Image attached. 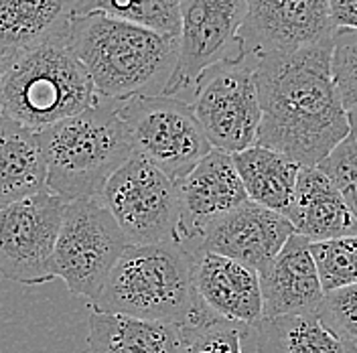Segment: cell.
<instances>
[{"mask_svg":"<svg viewBox=\"0 0 357 353\" xmlns=\"http://www.w3.org/2000/svg\"><path fill=\"white\" fill-rule=\"evenodd\" d=\"M175 185L181 207L178 234L183 246L195 243L197 248L205 230L213 221L248 201L234 156L218 149L203 156Z\"/></svg>","mask_w":357,"mask_h":353,"instance_id":"cell-13","label":"cell"},{"mask_svg":"<svg viewBox=\"0 0 357 353\" xmlns=\"http://www.w3.org/2000/svg\"><path fill=\"white\" fill-rule=\"evenodd\" d=\"M245 0H183L178 61L165 96L177 98L181 91L195 88L207 67L244 57L242 27Z\"/></svg>","mask_w":357,"mask_h":353,"instance_id":"cell-11","label":"cell"},{"mask_svg":"<svg viewBox=\"0 0 357 353\" xmlns=\"http://www.w3.org/2000/svg\"><path fill=\"white\" fill-rule=\"evenodd\" d=\"M136 155L144 156L173 183L181 181L213 147L193 106L173 96H138L120 102Z\"/></svg>","mask_w":357,"mask_h":353,"instance_id":"cell-6","label":"cell"},{"mask_svg":"<svg viewBox=\"0 0 357 353\" xmlns=\"http://www.w3.org/2000/svg\"><path fill=\"white\" fill-rule=\"evenodd\" d=\"M258 333L256 353H357L356 341L331 329L321 315L268 317Z\"/></svg>","mask_w":357,"mask_h":353,"instance_id":"cell-22","label":"cell"},{"mask_svg":"<svg viewBox=\"0 0 357 353\" xmlns=\"http://www.w3.org/2000/svg\"><path fill=\"white\" fill-rule=\"evenodd\" d=\"M47 189L37 133L0 112V209Z\"/></svg>","mask_w":357,"mask_h":353,"instance_id":"cell-19","label":"cell"},{"mask_svg":"<svg viewBox=\"0 0 357 353\" xmlns=\"http://www.w3.org/2000/svg\"><path fill=\"white\" fill-rule=\"evenodd\" d=\"M67 43L88 69L100 98L126 102L165 96L178 61V37L108 15L73 17Z\"/></svg>","mask_w":357,"mask_h":353,"instance_id":"cell-2","label":"cell"},{"mask_svg":"<svg viewBox=\"0 0 357 353\" xmlns=\"http://www.w3.org/2000/svg\"><path fill=\"white\" fill-rule=\"evenodd\" d=\"M311 254L325 294L357 285V236L311 242Z\"/></svg>","mask_w":357,"mask_h":353,"instance_id":"cell-24","label":"cell"},{"mask_svg":"<svg viewBox=\"0 0 357 353\" xmlns=\"http://www.w3.org/2000/svg\"><path fill=\"white\" fill-rule=\"evenodd\" d=\"M294 234L289 218L248 199L213 221L191 252L220 254L260 272Z\"/></svg>","mask_w":357,"mask_h":353,"instance_id":"cell-14","label":"cell"},{"mask_svg":"<svg viewBox=\"0 0 357 353\" xmlns=\"http://www.w3.org/2000/svg\"><path fill=\"white\" fill-rule=\"evenodd\" d=\"M321 317L339 335L357 341V285L327 292Z\"/></svg>","mask_w":357,"mask_h":353,"instance_id":"cell-28","label":"cell"},{"mask_svg":"<svg viewBox=\"0 0 357 353\" xmlns=\"http://www.w3.org/2000/svg\"><path fill=\"white\" fill-rule=\"evenodd\" d=\"M102 201L130 243H183L177 185L134 153L104 187Z\"/></svg>","mask_w":357,"mask_h":353,"instance_id":"cell-8","label":"cell"},{"mask_svg":"<svg viewBox=\"0 0 357 353\" xmlns=\"http://www.w3.org/2000/svg\"><path fill=\"white\" fill-rule=\"evenodd\" d=\"M73 19V0H0V51L15 57L63 35Z\"/></svg>","mask_w":357,"mask_h":353,"instance_id":"cell-20","label":"cell"},{"mask_svg":"<svg viewBox=\"0 0 357 353\" xmlns=\"http://www.w3.org/2000/svg\"><path fill=\"white\" fill-rule=\"evenodd\" d=\"M242 43L250 63L333 39L329 0H245Z\"/></svg>","mask_w":357,"mask_h":353,"instance_id":"cell-12","label":"cell"},{"mask_svg":"<svg viewBox=\"0 0 357 353\" xmlns=\"http://www.w3.org/2000/svg\"><path fill=\"white\" fill-rule=\"evenodd\" d=\"M191 106L213 149L236 155L258 142L262 110L254 66L245 57L207 67Z\"/></svg>","mask_w":357,"mask_h":353,"instance_id":"cell-9","label":"cell"},{"mask_svg":"<svg viewBox=\"0 0 357 353\" xmlns=\"http://www.w3.org/2000/svg\"><path fill=\"white\" fill-rule=\"evenodd\" d=\"M67 201L45 189L0 209V276L43 285L55 276V246Z\"/></svg>","mask_w":357,"mask_h":353,"instance_id":"cell-10","label":"cell"},{"mask_svg":"<svg viewBox=\"0 0 357 353\" xmlns=\"http://www.w3.org/2000/svg\"><path fill=\"white\" fill-rule=\"evenodd\" d=\"M10 55H6V53H2L0 51V82H2V77H4V73H6V69L10 66Z\"/></svg>","mask_w":357,"mask_h":353,"instance_id":"cell-31","label":"cell"},{"mask_svg":"<svg viewBox=\"0 0 357 353\" xmlns=\"http://www.w3.org/2000/svg\"><path fill=\"white\" fill-rule=\"evenodd\" d=\"M289 220L309 242L357 236V218L319 167H301Z\"/></svg>","mask_w":357,"mask_h":353,"instance_id":"cell-17","label":"cell"},{"mask_svg":"<svg viewBox=\"0 0 357 353\" xmlns=\"http://www.w3.org/2000/svg\"><path fill=\"white\" fill-rule=\"evenodd\" d=\"M128 243L102 199L67 201L55 246V276L71 294L93 301Z\"/></svg>","mask_w":357,"mask_h":353,"instance_id":"cell-7","label":"cell"},{"mask_svg":"<svg viewBox=\"0 0 357 353\" xmlns=\"http://www.w3.org/2000/svg\"><path fill=\"white\" fill-rule=\"evenodd\" d=\"M331 71L345 110L357 106V31L337 29L333 35Z\"/></svg>","mask_w":357,"mask_h":353,"instance_id":"cell-25","label":"cell"},{"mask_svg":"<svg viewBox=\"0 0 357 353\" xmlns=\"http://www.w3.org/2000/svg\"><path fill=\"white\" fill-rule=\"evenodd\" d=\"M331 19L337 29L357 31V0H329Z\"/></svg>","mask_w":357,"mask_h":353,"instance_id":"cell-29","label":"cell"},{"mask_svg":"<svg viewBox=\"0 0 357 353\" xmlns=\"http://www.w3.org/2000/svg\"><path fill=\"white\" fill-rule=\"evenodd\" d=\"M193 256V287L201 310L213 321L258 327L264 319L258 272L211 252Z\"/></svg>","mask_w":357,"mask_h":353,"instance_id":"cell-15","label":"cell"},{"mask_svg":"<svg viewBox=\"0 0 357 353\" xmlns=\"http://www.w3.org/2000/svg\"><path fill=\"white\" fill-rule=\"evenodd\" d=\"M195 256L183 243H128L91 310L199 329L215 323L201 310L193 287Z\"/></svg>","mask_w":357,"mask_h":353,"instance_id":"cell-3","label":"cell"},{"mask_svg":"<svg viewBox=\"0 0 357 353\" xmlns=\"http://www.w3.org/2000/svg\"><path fill=\"white\" fill-rule=\"evenodd\" d=\"M183 0H73V17L108 15L149 27L156 33L178 37Z\"/></svg>","mask_w":357,"mask_h":353,"instance_id":"cell-23","label":"cell"},{"mask_svg":"<svg viewBox=\"0 0 357 353\" xmlns=\"http://www.w3.org/2000/svg\"><path fill=\"white\" fill-rule=\"evenodd\" d=\"M187 341L185 325L91 310L82 353H185Z\"/></svg>","mask_w":357,"mask_h":353,"instance_id":"cell-18","label":"cell"},{"mask_svg":"<svg viewBox=\"0 0 357 353\" xmlns=\"http://www.w3.org/2000/svg\"><path fill=\"white\" fill-rule=\"evenodd\" d=\"M331 55L333 39L252 63L262 110L256 144L317 167L349 136Z\"/></svg>","mask_w":357,"mask_h":353,"instance_id":"cell-1","label":"cell"},{"mask_svg":"<svg viewBox=\"0 0 357 353\" xmlns=\"http://www.w3.org/2000/svg\"><path fill=\"white\" fill-rule=\"evenodd\" d=\"M244 325L215 321L199 329H189L185 353H242Z\"/></svg>","mask_w":357,"mask_h":353,"instance_id":"cell-27","label":"cell"},{"mask_svg":"<svg viewBox=\"0 0 357 353\" xmlns=\"http://www.w3.org/2000/svg\"><path fill=\"white\" fill-rule=\"evenodd\" d=\"M347 122H349V138L357 144V106L347 110Z\"/></svg>","mask_w":357,"mask_h":353,"instance_id":"cell-30","label":"cell"},{"mask_svg":"<svg viewBox=\"0 0 357 353\" xmlns=\"http://www.w3.org/2000/svg\"><path fill=\"white\" fill-rule=\"evenodd\" d=\"M47 167V189L63 201L102 199L110 176L134 155L120 102H98L37 133Z\"/></svg>","mask_w":357,"mask_h":353,"instance_id":"cell-4","label":"cell"},{"mask_svg":"<svg viewBox=\"0 0 357 353\" xmlns=\"http://www.w3.org/2000/svg\"><path fill=\"white\" fill-rule=\"evenodd\" d=\"M264 319L284 315H321L325 290L311 254V242L298 234L260 272Z\"/></svg>","mask_w":357,"mask_h":353,"instance_id":"cell-16","label":"cell"},{"mask_svg":"<svg viewBox=\"0 0 357 353\" xmlns=\"http://www.w3.org/2000/svg\"><path fill=\"white\" fill-rule=\"evenodd\" d=\"M98 98L88 69L67 43V31L17 53L0 82V112L33 133L82 114Z\"/></svg>","mask_w":357,"mask_h":353,"instance_id":"cell-5","label":"cell"},{"mask_svg":"<svg viewBox=\"0 0 357 353\" xmlns=\"http://www.w3.org/2000/svg\"><path fill=\"white\" fill-rule=\"evenodd\" d=\"M357 218V144L347 136L317 165Z\"/></svg>","mask_w":357,"mask_h":353,"instance_id":"cell-26","label":"cell"},{"mask_svg":"<svg viewBox=\"0 0 357 353\" xmlns=\"http://www.w3.org/2000/svg\"><path fill=\"white\" fill-rule=\"evenodd\" d=\"M231 156L244 183L248 199L289 218L301 165L260 144H254L252 149Z\"/></svg>","mask_w":357,"mask_h":353,"instance_id":"cell-21","label":"cell"}]
</instances>
